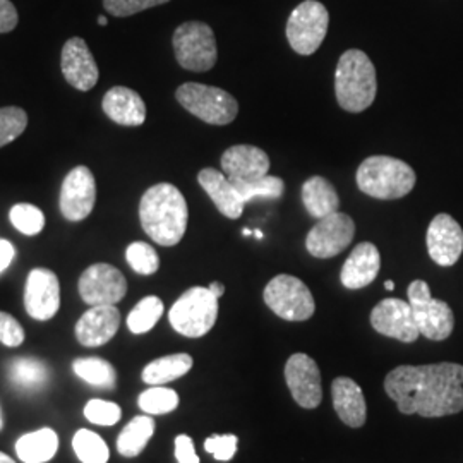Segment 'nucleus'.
<instances>
[{
    "label": "nucleus",
    "instance_id": "obj_50",
    "mask_svg": "<svg viewBox=\"0 0 463 463\" xmlns=\"http://www.w3.org/2000/svg\"><path fill=\"white\" fill-rule=\"evenodd\" d=\"M242 235H252V231H249V229H244V231H242Z\"/></svg>",
    "mask_w": 463,
    "mask_h": 463
},
{
    "label": "nucleus",
    "instance_id": "obj_40",
    "mask_svg": "<svg viewBox=\"0 0 463 463\" xmlns=\"http://www.w3.org/2000/svg\"><path fill=\"white\" fill-rule=\"evenodd\" d=\"M239 438L235 434H223V436H212L204 441V449L213 455L218 462H229L237 451Z\"/></svg>",
    "mask_w": 463,
    "mask_h": 463
},
{
    "label": "nucleus",
    "instance_id": "obj_31",
    "mask_svg": "<svg viewBox=\"0 0 463 463\" xmlns=\"http://www.w3.org/2000/svg\"><path fill=\"white\" fill-rule=\"evenodd\" d=\"M164 311H165V307H164L162 298H158L156 296L141 298L128 316V328L134 335L148 333L160 321Z\"/></svg>",
    "mask_w": 463,
    "mask_h": 463
},
{
    "label": "nucleus",
    "instance_id": "obj_35",
    "mask_svg": "<svg viewBox=\"0 0 463 463\" xmlns=\"http://www.w3.org/2000/svg\"><path fill=\"white\" fill-rule=\"evenodd\" d=\"M11 223L24 235H38L45 227V215L40 208L30 203H17L11 208Z\"/></svg>",
    "mask_w": 463,
    "mask_h": 463
},
{
    "label": "nucleus",
    "instance_id": "obj_25",
    "mask_svg": "<svg viewBox=\"0 0 463 463\" xmlns=\"http://www.w3.org/2000/svg\"><path fill=\"white\" fill-rule=\"evenodd\" d=\"M302 203L307 213L316 220L336 213L340 208V198L336 189L328 179L319 175L307 179L302 185Z\"/></svg>",
    "mask_w": 463,
    "mask_h": 463
},
{
    "label": "nucleus",
    "instance_id": "obj_8",
    "mask_svg": "<svg viewBox=\"0 0 463 463\" xmlns=\"http://www.w3.org/2000/svg\"><path fill=\"white\" fill-rule=\"evenodd\" d=\"M328 26V9L321 2L304 0L287 21V40L298 55H313L325 42Z\"/></svg>",
    "mask_w": 463,
    "mask_h": 463
},
{
    "label": "nucleus",
    "instance_id": "obj_17",
    "mask_svg": "<svg viewBox=\"0 0 463 463\" xmlns=\"http://www.w3.org/2000/svg\"><path fill=\"white\" fill-rule=\"evenodd\" d=\"M428 252L436 265L453 266L463 252V231L460 223L447 213L434 216L428 235Z\"/></svg>",
    "mask_w": 463,
    "mask_h": 463
},
{
    "label": "nucleus",
    "instance_id": "obj_42",
    "mask_svg": "<svg viewBox=\"0 0 463 463\" xmlns=\"http://www.w3.org/2000/svg\"><path fill=\"white\" fill-rule=\"evenodd\" d=\"M175 458L179 463H199L194 441L187 434L175 438Z\"/></svg>",
    "mask_w": 463,
    "mask_h": 463
},
{
    "label": "nucleus",
    "instance_id": "obj_14",
    "mask_svg": "<svg viewBox=\"0 0 463 463\" xmlns=\"http://www.w3.org/2000/svg\"><path fill=\"white\" fill-rule=\"evenodd\" d=\"M26 313L36 321H49L61 307V283L57 275L47 268L30 271L24 287Z\"/></svg>",
    "mask_w": 463,
    "mask_h": 463
},
{
    "label": "nucleus",
    "instance_id": "obj_9",
    "mask_svg": "<svg viewBox=\"0 0 463 463\" xmlns=\"http://www.w3.org/2000/svg\"><path fill=\"white\" fill-rule=\"evenodd\" d=\"M407 296L419 333L434 342L447 340L455 328V316L447 302L432 298L430 285L424 280L412 281Z\"/></svg>",
    "mask_w": 463,
    "mask_h": 463
},
{
    "label": "nucleus",
    "instance_id": "obj_32",
    "mask_svg": "<svg viewBox=\"0 0 463 463\" xmlns=\"http://www.w3.org/2000/svg\"><path fill=\"white\" fill-rule=\"evenodd\" d=\"M241 199L248 204L254 199H280L285 193V183L280 177L265 175L256 181H232Z\"/></svg>",
    "mask_w": 463,
    "mask_h": 463
},
{
    "label": "nucleus",
    "instance_id": "obj_49",
    "mask_svg": "<svg viewBox=\"0 0 463 463\" xmlns=\"http://www.w3.org/2000/svg\"><path fill=\"white\" fill-rule=\"evenodd\" d=\"M107 23H109V21H107V17H105V16H99V26H107Z\"/></svg>",
    "mask_w": 463,
    "mask_h": 463
},
{
    "label": "nucleus",
    "instance_id": "obj_46",
    "mask_svg": "<svg viewBox=\"0 0 463 463\" xmlns=\"http://www.w3.org/2000/svg\"><path fill=\"white\" fill-rule=\"evenodd\" d=\"M0 463H16L9 455H5V453H2L0 451Z\"/></svg>",
    "mask_w": 463,
    "mask_h": 463
},
{
    "label": "nucleus",
    "instance_id": "obj_48",
    "mask_svg": "<svg viewBox=\"0 0 463 463\" xmlns=\"http://www.w3.org/2000/svg\"><path fill=\"white\" fill-rule=\"evenodd\" d=\"M252 235H254L256 239H263V237H265V233L261 231H252Z\"/></svg>",
    "mask_w": 463,
    "mask_h": 463
},
{
    "label": "nucleus",
    "instance_id": "obj_33",
    "mask_svg": "<svg viewBox=\"0 0 463 463\" xmlns=\"http://www.w3.org/2000/svg\"><path fill=\"white\" fill-rule=\"evenodd\" d=\"M72 448L76 457L83 463H107L110 458L107 443L93 430H78L72 438Z\"/></svg>",
    "mask_w": 463,
    "mask_h": 463
},
{
    "label": "nucleus",
    "instance_id": "obj_37",
    "mask_svg": "<svg viewBox=\"0 0 463 463\" xmlns=\"http://www.w3.org/2000/svg\"><path fill=\"white\" fill-rule=\"evenodd\" d=\"M28 116L19 107H4L0 109V148L13 143L26 131Z\"/></svg>",
    "mask_w": 463,
    "mask_h": 463
},
{
    "label": "nucleus",
    "instance_id": "obj_7",
    "mask_svg": "<svg viewBox=\"0 0 463 463\" xmlns=\"http://www.w3.org/2000/svg\"><path fill=\"white\" fill-rule=\"evenodd\" d=\"M174 52L181 67L193 72L213 69L218 59L213 30L201 21H187L174 33Z\"/></svg>",
    "mask_w": 463,
    "mask_h": 463
},
{
    "label": "nucleus",
    "instance_id": "obj_3",
    "mask_svg": "<svg viewBox=\"0 0 463 463\" xmlns=\"http://www.w3.org/2000/svg\"><path fill=\"white\" fill-rule=\"evenodd\" d=\"M335 93L338 105L352 112H364L373 105L378 93L376 69L363 50H347L336 66Z\"/></svg>",
    "mask_w": 463,
    "mask_h": 463
},
{
    "label": "nucleus",
    "instance_id": "obj_19",
    "mask_svg": "<svg viewBox=\"0 0 463 463\" xmlns=\"http://www.w3.org/2000/svg\"><path fill=\"white\" fill-rule=\"evenodd\" d=\"M120 326V313L116 306H91L76 325L78 342L88 348L109 344Z\"/></svg>",
    "mask_w": 463,
    "mask_h": 463
},
{
    "label": "nucleus",
    "instance_id": "obj_26",
    "mask_svg": "<svg viewBox=\"0 0 463 463\" xmlns=\"http://www.w3.org/2000/svg\"><path fill=\"white\" fill-rule=\"evenodd\" d=\"M59 449V436L50 428L23 434L16 441L17 458L24 463H47Z\"/></svg>",
    "mask_w": 463,
    "mask_h": 463
},
{
    "label": "nucleus",
    "instance_id": "obj_1",
    "mask_svg": "<svg viewBox=\"0 0 463 463\" xmlns=\"http://www.w3.org/2000/svg\"><path fill=\"white\" fill-rule=\"evenodd\" d=\"M386 395L402 414L447 417L463 411V365H398L384 378Z\"/></svg>",
    "mask_w": 463,
    "mask_h": 463
},
{
    "label": "nucleus",
    "instance_id": "obj_10",
    "mask_svg": "<svg viewBox=\"0 0 463 463\" xmlns=\"http://www.w3.org/2000/svg\"><path fill=\"white\" fill-rule=\"evenodd\" d=\"M266 306L285 321H306L315 315V298L309 287L292 275H279L266 285Z\"/></svg>",
    "mask_w": 463,
    "mask_h": 463
},
{
    "label": "nucleus",
    "instance_id": "obj_11",
    "mask_svg": "<svg viewBox=\"0 0 463 463\" xmlns=\"http://www.w3.org/2000/svg\"><path fill=\"white\" fill-rule=\"evenodd\" d=\"M355 235V223L347 213H331L317 220L306 237V248L319 260L335 258L350 246Z\"/></svg>",
    "mask_w": 463,
    "mask_h": 463
},
{
    "label": "nucleus",
    "instance_id": "obj_30",
    "mask_svg": "<svg viewBox=\"0 0 463 463\" xmlns=\"http://www.w3.org/2000/svg\"><path fill=\"white\" fill-rule=\"evenodd\" d=\"M72 369L76 376L86 381L91 386L103 388V390H114L117 384V373L114 365L99 357H83L76 359L72 363Z\"/></svg>",
    "mask_w": 463,
    "mask_h": 463
},
{
    "label": "nucleus",
    "instance_id": "obj_20",
    "mask_svg": "<svg viewBox=\"0 0 463 463\" xmlns=\"http://www.w3.org/2000/svg\"><path fill=\"white\" fill-rule=\"evenodd\" d=\"M220 164L231 181H256L268 175L269 170L266 151L252 145L231 146L222 155Z\"/></svg>",
    "mask_w": 463,
    "mask_h": 463
},
{
    "label": "nucleus",
    "instance_id": "obj_51",
    "mask_svg": "<svg viewBox=\"0 0 463 463\" xmlns=\"http://www.w3.org/2000/svg\"><path fill=\"white\" fill-rule=\"evenodd\" d=\"M4 428V422H2V412H0V430Z\"/></svg>",
    "mask_w": 463,
    "mask_h": 463
},
{
    "label": "nucleus",
    "instance_id": "obj_39",
    "mask_svg": "<svg viewBox=\"0 0 463 463\" xmlns=\"http://www.w3.org/2000/svg\"><path fill=\"white\" fill-rule=\"evenodd\" d=\"M170 0H103V7L116 17H128L162 5Z\"/></svg>",
    "mask_w": 463,
    "mask_h": 463
},
{
    "label": "nucleus",
    "instance_id": "obj_47",
    "mask_svg": "<svg viewBox=\"0 0 463 463\" xmlns=\"http://www.w3.org/2000/svg\"><path fill=\"white\" fill-rule=\"evenodd\" d=\"M384 288H386V290H390V292H392V290H395V283H393V280L384 281Z\"/></svg>",
    "mask_w": 463,
    "mask_h": 463
},
{
    "label": "nucleus",
    "instance_id": "obj_24",
    "mask_svg": "<svg viewBox=\"0 0 463 463\" xmlns=\"http://www.w3.org/2000/svg\"><path fill=\"white\" fill-rule=\"evenodd\" d=\"M333 407L342 422L348 428H363L367 417L364 393L363 388L350 378H336L331 384Z\"/></svg>",
    "mask_w": 463,
    "mask_h": 463
},
{
    "label": "nucleus",
    "instance_id": "obj_44",
    "mask_svg": "<svg viewBox=\"0 0 463 463\" xmlns=\"http://www.w3.org/2000/svg\"><path fill=\"white\" fill-rule=\"evenodd\" d=\"M14 256H16V248L9 241L0 239V273H4L11 266L14 261Z\"/></svg>",
    "mask_w": 463,
    "mask_h": 463
},
{
    "label": "nucleus",
    "instance_id": "obj_29",
    "mask_svg": "<svg viewBox=\"0 0 463 463\" xmlns=\"http://www.w3.org/2000/svg\"><path fill=\"white\" fill-rule=\"evenodd\" d=\"M49 369L45 363H42L38 359H32V357L16 359L11 363V367H9V378L13 381V384L21 390H28V392L43 388L49 381Z\"/></svg>",
    "mask_w": 463,
    "mask_h": 463
},
{
    "label": "nucleus",
    "instance_id": "obj_21",
    "mask_svg": "<svg viewBox=\"0 0 463 463\" xmlns=\"http://www.w3.org/2000/svg\"><path fill=\"white\" fill-rule=\"evenodd\" d=\"M103 112L118 126L137 128L146 120V105L143 99L126 86H114L103 97Z\"/></svg>",
    "mask_w": 463,
    "mask_h": 463
},
{
    "label": "nucleus",
    "instance_id": "obj_45",
    "mask_svg": "<svg viewBox=\"0 0 463 463\" xmlns=\"http://www.w3.org/2000/svg\"><path fill=\"white\" fill-rule=\"evenodd\" d=\"M208 288L212 290V294L216 296V298H220L223 294H225V287L220 283V281H213V283H210L208 285Z\"/></svg>",
    "mask_w": 463,
    "mask_h": 463
},
{
    "label": "nucleus",
    "instance_id": "obj_34",
    "mask_svg": "<svg viewBox=\"0 0 463 463\" xmlns=\"http://www.w3.org/2000/svg\"><path fill=\"white\" fill-rule=\"evenodd\" d=\"M139 409L148 415H164L179 407V395L166 386H151L137 398Z\"/></svg>",
    "mask_w": 463,
    "mask_h": 463
},
{
    "label": "nucleus",
    "instance_id": "obj_5",
    "mask_svg": "<svg viewBox=\"0 0 463 463\" xmlns=\"http://www.w3.org/2000/svg\"><path fill=\"white\" fill-rule=\"evenodd\" d=\"M218 298L208 287H193L172 306L168 319L172 328L187 338H201L215 326Z\"/></svg>",
    "mask_w": 463,
    "mask_h": 463
},
{
    "label": "nucleus",
    "instance_id": "obj_38",
    "mask_svg": "<svg viewBox=\"0 0 463 463\" xmlns=\"http://www.w3.org/2000/svg\"><path fill=\"white\" fill-rule=\"evenodd\" d=\"M84 417L99 426H116L122 417V411L114 402L93 398L84 407Z\"/></svg>",
    "mask_w": 463,
    "mask_h": 463
},
{
    "label": "nucleus",
    "instance_id": "obj_15",
    "mask_svg": "<svg viewBox=\"0 0 463 463\" xmlns=\"http://www.w3.org/2000/svg\"><path fill=\"white\" fill-rule=\"evenodd\" d=\"M373 328L403 344H412L419 338L412 306L402 298H384L371 313Z\"/></svg>",
    "mask_w": 463,
    "mask_h": 463
},
{
    "label": "nucleus",
    "instance_id": "obj_2",
    "mask_svg": "<svg viewBox=\"0 0 463 463\" xmlns=\"http://www.w3.org/2000/svg\"><path fill=\"white\" fill-rule=\"evenodd\" d=\"M139 220L143 231L156 244L165 248L179 244L189 220L183 193L168 183L151 185L139 203Z\"/></svg>",
    "mask_w": 463,
    "mask_h": 463
},
{
    "label": "nucleus",
    "instance_id": "obj_6",
    "mask_svg": "<svg viewBox=\"0 0 463 463\" xmlns=\"http://www.w3.org/2000/svg\"><path fill=\"white\" fill-rule=\"evenodd\" d=\"M184 109L212 126H227L239 114V103L222 88L201 83H185L175 91Z\"/></svg>",
    "mask_w": 463,
    "mask_h": 463
},
{
    "label": "nucleus",
    "instance_id": "obj_12",
    "mask_svg": "<svg viewBox=\"0 0 463 463\" xmlns=\"http://www.w3.org/2000/svg\"><path fill=\"white\" fill-rule=\"evenodd\" d=\"M78 290L88 306H116L128 294V281L116 266L97 263L84 269Z\"/></svg>",
    "mask_w": 463,
    "mask_h": 463
},
{
    "label": "nucleus",
    "instance_id": "obj_43",
    "mask_svg": "<svg viewBox=\"0 0 463 463\" xmlns=\"http://www.w3.org/2000/svg\"><path fill=\"white\" fill-rule=\"evenodd\" d=\"M16 7L11 0H0V33H9L17 26Z\"/></svg>",
    "mask_w": 463,
    "mask_h": 463
},
{
    "label": "nucleus",
    "instance_id": "obj_28",
    "mask_svg": "<svg viewBox=\"0 0 463 463\" xmlns=\"http://www.w3.org/2000/svg\"><path fill=\"white\" fill-rule=\"evenodd\" d=\"M153 432H155V420L149 415L134 417L133 420L118 434V439H117L118 453L126 458L137 457L148 445Z\"/></svg>",
    "mask_w": 463,
    "mask_h": 463
},
{
    "label": "nucleus",
    "instance_id": "obj_13",
    "mask_svg": "<svg viewBox=\"0 0 463 463\" xmlns=\"http://www.w3.org/2000/svg\"><path fill=\"white\" fill-rule=\"evenodd\" d=\"M97 203L95 175L88 166L72 168L61 189V213L69 222H81L93 212Z\"/></svg>",
    "mask_w": 463,
    "mask_h": 463
},
{
    "label": "nucleus",
    "instance_id": "obj_36",
    "mask_svg": "<svg viewBox=\"0 0 463 463\" xmlns=\"http://www.w3.org/2000/svg\"><path fill=\"white\" fill-rule=\"evenodd\" d=\"M126 260L136 273L139 275H155L160 268V258L153 246L146 242H133L126 249Z\"/></svg>",
    "mask_w": 463,
    "mask_h": 463
},
{
    "label": "nucleus",
    "instance_id": "obj_27",
    "mask_svg": "<svg viewBox=\"0 0 463 463\" xmlns=\"http://www.w3.org/2000/svg\"><path fill=\"white\" fill-rule=\"evenodd\" d=\"M194 364L189 354H172L160 359H155L145 369L141 378L151 386H164L170 381L179 380L185 376Z\"/></svg>",
    "mask_w": 463,
    "mask_h": 463
},
{
    "label": "nucleus",
    "instance_id": "obj_18",
    "mask_svg": "<svg viewBox=\"0 0 463 463\" xmlns=\"http://www.w3.org/2000/svg\"><path fill=\"white\" fill-rule=\"evenodd\" d=\"M61 67L67 83L80 91H90L99 83V72L95 57L80 36L67 40L62 49Z\"/></svg>",
    "mask_w": 463,
    "mask_h": 463
},
{
    "label": "nucleus",
    "instance_id": "obj_41",
    "mask_svg": "<svg viewBox=\"0 0 463 463\" xmlns=\"http://www.w3.org/2000/svg\"><path fill=\"white\" fill-rule=\"evenodd\" d=\"M0 342L5 347H19L24 342V330L16 317L0 311Z\"/></svg>",
    "mask_w": 463,
    "mask_h": 463
},
{
    "label": "nucleus",
    "instance_id": "obj_16",
    "mask_svg": "<svg viewBox=\"0 0 463 463\" xmlns=\"http://www.w3.org/2000/svg\"><path fill=\"white\" fill-rule=\"evenodd\" d=\"M285 381L302 409H316L323 400L321 373L307 354H294L285 364Z\"/></svg>",
    "mask_w": 463,
    "mask_h": 463
},
{
    "label": "nucleus",
    "instance_id": "obj_4",
    "mask_svg": "<svg viewBox=\"0 0 463 463\" xmlns=\"http://www.w3.org/2000/svg\"><path fill=\"white\" fill-rule=\"evenodd\" d=\"M355 181L359 189L374 199H400L414 189V168L400 158L374 155L365 158L357 168Z\"/></svg>",
    "mask_w": 463,
    "mask_h": 463
},
{
    "label": "nucleus",
    "instance_id": "obj_22",
    "mask_svg": "<svg viewBox=\"0 0 463 463\" xmlns=\"http://www.w3.org/2000/svg\"><path fill=\"white\" fill-rule=\"evenodd\" d=\"M198 181L204 193L215 203L222 215L231 220H237L242 216L246 203L241 199L235 185L223 172L212 166L203 168L198 174Z\"/></svg>",
    "mask_w": 463,
    "mask_h": 463
},
{
    "label": "nucleus",
    "instance_id": "obj_23",
    "mask_svg": "<svg viewBox=\"0 0 463 463\" xmlns=\"http://www.w3.org/2000/svg\"><path fill=\"white\" fill-rule=\"evenodd\" d=\"M381 268L380 250L371 244L363 242L354 249L342 268L340 280L345 288L359 290L376 280Z\"/></svg>",
    "mask_w": 463,
    "mask_h": 463
}]
</instances>
